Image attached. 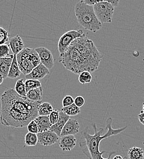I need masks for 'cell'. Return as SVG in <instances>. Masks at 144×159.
I'll return each instance as SVG.
<instances>
[{"instance_id":"cell-1","label":"cell","mask_w":144,"mask_h":159,"mask_svg":"<svg viewBox=\"0 0 144 159\" xmlns=\"http://www.w3.org/2000/svg\"><path fill=\"white\" fill-rule=\"evenodd\" d=\"M103 56L93 40L85 34L74 40L60 55L59 62L66 69L75 74L98 70Z\"/></svg>"},{"instance_id":"cell-2","label":"cell","mask_w":144,"mask_h":159,"mask_svg":"<svg viewBox=\"0 0 144 159\" xmlns=\"http://www.w3.org/2000/svg\"><path fill=\"white\" fill-rule=\"evenodd\" d=\"M0 102L1 124L14 128L25 127L38 117V107L41 103L21 97L11 88L4 92Z\"/></svg>"},{"instance_id":"cell-3","label":"cell","mask_w":144,"mask_h":159,"mask_svg":"<svg viewBox=\"0 0 144 159\" xmlns=\"http://www.w3.org/2000/svg\"><path fill=\"white\" fill-rule=\"evenodd\" d=\"M112 122L113 119L112 118L107 119L106 121L107 131L104 135H102L103 129H100L98 130L96 124L94 122L92 123V126L95 130L94 135H91L88 133V127L82 132L79 145L83 154L86 155L88 159H112L111 158L112 155L117 153L115 151H110V153L107 151H100V144L102 140L112 136L117 135L123 132L127 128V126H126L123 128L114 129L112 128Z\"/></svg>"},{"instance_id":"cell-4","label":"cell","mask_w":144,"mask_h":159,"mask_svg":"<svg viewBox=\"0 0 144 159\" xmlns=\"http://www.w3.org/2000/svg\"><path fill=\"white\" fill-rule=\"evenodd\" d=\"M74 11L78 23L85 30L96 33L102 28L103 25L97 19L93 6L87 5L83 1H80L76 4Z\"/></svg>"},{"instance_id":"cell-5","label":"cell","mask_w":144,"mask_h":159,"mask_svg":"<svg viewBox=\"0 0 144 159\" xmlns=\"http://www.w3.org/2000/svg\"><path fill=\"white\" fill-rule=\"evenodd\" d=\"M21 74L26 75L41 64L39 56L35 49L24 48L16 55Z\"/></svg>"},{"instance_id":"cell-6","label":"cell","mask_w":144,"mask_h":159,"mask_svg":"<svg viewBox=\"0 0 144 159\" xmlns=\"http://www.w3.org/2000/svg\"><path fill=\"white\" fill-rule=\"evenodd\" d=\"M93 9L97 19L102 25L112 22L115 8L109 1L100 0L99 2L93 6Z\"/></svg>"},{"instance_id":"cell-7","label":"cell","mask_w":144,"mask_h":159,"mask_svg":"<svg viewBox=\"0 0 144 159\" xmlns=\"http://www.w3.org/2000/svg\"><path fill=\"white\" fill-rule=\"evenodd\" d=\"M84 33L82 30H71L63 34L58 43V48L60 55L63 54L74 40L82 37Z\"/></svg>"},{"instance_id":"cell-8","label":"cell","mask_w":144,"mask_h":159,"mask_svg":"<svg viewBox=\"0 0 144 159\" xmlns=\"http://www.w3.org/2000/svg\"><path fill=\"white\" fill-rule=\"evenodd\" d=\"M35 50L39 56L42 64L49 70L52 69L55 65V59L51 51L44 47L36 48Z\"/></svg>"},{"instance_id":"cell-9","label":"cell","mask_w":144,"mask_h":159,"mask_svg":"<svg viewBox=\"0 0 144 159\" xmlns=\"http://www.w3.org/2000/svg\"><path fill=\"white\" fill-rule=\"evenodd\" d=\"M37 136L38 143L44 147L50 146L58 143L60 139L56 134L49 130L43 132H39Z\"/></svg>"},{"instance_id":"cell-10","label":"cell","mask_w":144,"mask_h":159,"mask_svg":"<svg viewBox=\"0 0 144 159\" xmlns=\"http://www.w3.org/2000/svg\"><path fill=\"white\" fill-rule=\"evenodd\" d=\"M80 124L77 119L70 118L64 126L60 137L67 135H75L77 134L80 131Z\"/></svg>"},{"instance_id":"cell-11","label":"cell","mask_w":144,"mask_h":159,"mask_svg":"<svg viewBox=\"0 0 144 159\" xmlns=\"http://www.w3.org/2000/svg\"><path fill=\"white\" fill-rule=\"evenodd\" d=\"M50 74L49 70L41 63L36 67L29 74L25 75L26 80H40Z\"/></svg>"},{"instance_id":"cell-12","label":"cell","mask_w":144,"mask_h":159,"mask_svg":"<svg viewBox=\"0 0 144 159\" xmlns=\"http://www.w3.org/2000/svg\"><path fill=\"white\" fill-rule=\"evenodd\" d=\"M59 146L63 152L70 151L77 144V139L74 135H67L61 137L59 141Z\"/></svg>"},{"instance_id":"cell-13","label":"cell","mask_w":144,"mask_h":159,"mask_svg":"<svg viewBox=\"0 0 144 159\" xmlns=\"http://www.w3.org/2000/svg\"><path fill=\"white\" fill-rule=\"evenodd\" d=\"M70 119V117L62 111H60V116H59V119L57 121V122L53 125H52L50 127L49 130L54 132L56 134L58 137H60L61 136V133H62V130L65 125L67 121Z\"/></svg>"},{"instance_id":"cell-14","label":"cell","mask_w":144,"mask_h":159,"mask_svg":"<svg viewBox=\"0 0 144 159\" xmlns=\"http://www.w3.org/2000/svg\"><path fill=\"white\" fill-rule=\"evenodd\" d=\"M13 58L14 55H10L5 58H0V75L3 79L7 77Z\"/></svg>"},{"instance_id":"cell-15","label":"cell","mask_w":144,"mask_h":159,"mask_svg":"<svg viewBox=\"0 0 144 159\" xmlns=\"http://www.w3.org/2000/svg\"><path fill=\"white\" fill-rule=\"evenodd\" d=\"M9 47L11 48L14 55H17L24 48L23 42L21 37L16 35L9 39Z\"/></svg>"},{"instance_id":"cell-16","label":"cell","mask_w":144,"mask_h":159,"mask_svg":"<svg viewBox=\"0 0 144 159\" xmlns=\"http://www.w3.org/2000/svg\"><path fill=\"white\" fill-rule=\"evenodd\" d=\"M34 120L38 125L39 132L49 130L52 126L49 116H38Z\"/></svg>"},{"instance_id":"cell-17","label":"cell","mask_w":144,"mask_h":159,"mask_svg":"<svg viewBox=\"0 0 144 159\" xmlns=\"http://www.w3.org/2000/svg\"><path fill=\"white\" fill-rule=\"evenodd\" d=\"M42 96L43 89L42 87H40L27 92L26 98L34 102H41Z\"/></svg>"},{"instance_id":"cell-18","label":"cell","mask_w":144,"mask_h":159,"mask_svg":"<svg viewBox=\"0 0 144 159\" xmlns=\"http://www.w3.org/2000/svg\"><path fill=\"white\" fill-rule=\"evenodd\" d=\"M21 72L20 70V69L18 65L16 55H14V58L10 67V70H9L7 77L11 79H14L19 77L21 75Z\"/></svg>"},{"instance_id":"cell-19","label":"cell","mask_w":144,"mask_h":159,"mask_svg":"<svg viewBox=\"0 0 144 159\" xmlns=\"http://www.w3.org/2000/svg\"><path fill=\"white\" fill-rule=\"evenodd\" d=\"M127 154L129 159H144V158L143 149L137 146H133L130 148L128 150Z\"/></svg>"},{"instance_id":"cell-20","label":"cell","mask_w":144,"mask_h":159,"mask_svg":"<svg viewBox=\"0 0 144 159\" xmlns=\"http://www.w3.org/2000/svg\"><path fill=\"white\" fill-rule=\"evenodd\" d=\"M53 111V108L49 102L41 103L38 107V116H49Z\"/></svg>"},{"instance_id":"cell-21","label":"cell","mask_w":144,"mask_h":159,"mask_svg":"<svg viewBox=\"0 0 144 159\" xmlns=\"http://www.w3.org/2000/svg\"><path fill=\"white\" fill-rule=\"evenodd\" d=\"M61 111L66 114V115L70 116H75L78 115L81 113V108L77 107L74 103L72 105L66 107H63L61 110Z\"/></svg>"},{"instance_id":"cell-22","label":"cell","mask_w":144,"mask_h":159,"mask_svg":"<svg viewBox=\"0 0 144 159\" xmlns=\"http://www.w3.org/2000/svg\"><path fill=\"white\" fill-rule=\"evenodd\" d=\"M15 91L23 98H26V90L25 85V81L23 79L18 80L15 85Z\"/></svg>"},{"instance_id":"cell-23","label":"cell","mask_w":144,"mask_h":159,"mask_svg":"<svg viewBox=\"0 0 144 159\" xmlns=\"http://www.w3.org/2000/svg\"><path fill=\"white\" fill-rule=\"evenodd\" d=\"M25 144L26 146L32 147L35 146L38 143V139L37 134L28 132L25 137Z\"/></svg>"},{"instance_id":"cell-24","label":"cell","mask_w":144,"mask_h":159,"mask_svg":"<svg viewBox=\"0 0 144 159\" xmlns=\"http://www.w3.org/2000/svg\"><path fill=\"white\" fill-rule=\"evenodd\" d=\"M25 85L26 92L42 87L40 81L34 80H26L25 81Z\"/></svg>"},{"instance_id":"cell-25","label":"cell","mask_w":144,"mask_h":159,"mask_svg":"<svg viewBox=\"0 0 144 159\" xmlns=\"http://www.w3.org/2000/svg\"><path fill=\"white\" fill-rule=\"evenodd\" d=\"M92 79L93 77L91 73L87 71H85L81 73L79 76V81L80 83L82 84L90 83L92 81Z\"/></svg>"},{"instance_id":"cell-26","label":"cell","mask_w":144,"mask_h":159,"mask_svg":"<svg viewBox=\"0 0 144 159\" xmlns=\"http://www.w3.org/2000/svg\"><path fill=\"white\" fill-rule=\"evenodd\" d=\"M9 41V34L7 31L0 26V45L6 44Z\"/></svg>"},{"instance_id":"cell-27","label":"cell","mask_w":144,"mask_h":159,"mask_svg":"<svg viewBox=\"0 0 144 159\" xmlns=\"http://www.w3.org/2000/svg\"><path fill=\"white\" fill-rule=\"evenodd\" d=\"M60 111L57 110H53V111L49 116V120L52 125H53L57 122L59 119Z\"/></svg>"},{"instance_id":"cell-28","label":"cell","mask_w":144,"mask_h":159,"mask_svg":"<svg viewBox=\"0 0 144 159\" xmlns=\"http://www.w3.org/2000/svg\"><path fill=\"white\" fill-rule=\"evenodd\" d=\"M10 47L7 44L0 45V58H5L9 55Z\"/></svg>"},{"instance_id":"cell-29","label":"cell","mask_w":144,"mask_h":159,"mask_svg":"<svg viewBox=\"0 0 144 159\" xmlns=\"http://www.w3.org/2000/svg\"><path fill=\"white\" fill-rule=\"evenodd\" d=\"M27 129L28 132L30 133L35 134H38L39 133V129L38 125L35 122V120H32L28 124V125H27Z\"/></svg>"},{"instance_id":"cell-30","label":"cell","mask_w":144,"mask_h":159,"mask_svg":"<svg viewBox=\"0 0 144 159\" xmlns=\"http://www.w3.org/2000/svg\"><path fill=\"white\" fill-rule=\"evenodd\" d=\"M74 102V99L71 96H66L62 100L63 107H66L72 105Z\"/></svg>"},{"instance_id":"cell-31","label":"cell","mask_w":144,"mask_h":159,"mask_svg":"<svg viewBox=\"0 0 144 159\" xmlns=\"http://www.w3.org/2000/svg\"><path fill=\"white\" fill-rule=\"evenodd\" d=\"M85 103V98L83 96H79L76 97L74 99V103L77 107H79L80 108H81V107H82V106H83Z\"/></svg>"},{"instance_id":"cell-32","label":"cell","mask_w":144,"mask_h":159,"mask_svg":"<svg viewBox=\"0 0 144 159\" xmlns=\"http://www.w3.org/2000/svg\"><path fill=\"white\" fill-rule=\"evenodd\" d=\"M100 1V0H98V1H96V0H83L84 3H85L87 5L91 6H93L95 4L99 2Z\"/></svg>"},{"instance_id":"cell-33","label":"cell","mask_w":144,"mask_h":159,"mask_svg":"<svg viewBox=\"0 0 144 159\" xmlns=\"http://www.w3.org/2000/svg\"><path fill=\"white\" fill-rule=\"evenodd\" d=\"M139 122L144 125V112L143 111H141L139 115L137 116Z\"/></svg>"},{"instance_id":"cell-34","label":"cell","mask_w":144,"mask_h":159,"mask_svg":"<svg viewBox=\"0 0 144 159\" xmlns=\"http://www.w3.org/2000/svg\"><path fill=\"white\" fill-rule=\"evenodd\" d=\"M109 3H110L112 4V6L115 8V7H117L119 3V1L118 0H110L109 1Z\"/></svg>"},{"instance_id":"cell-35","label":"cell","mask_w":144,"mask_h":159,"mask_svg":"<svg viewBox=\"0 0 144 159\" xmlns=\"http://www.w3.org/2000/svg\"><path fill=\"white\" fill-rule=\"evenodd\" d=\"M3 80H4V79H3V78H2V77L0 75V85L2 83V82H3Z\"/></svg>"},{"instance_id":"cell-36","label":"cell","mask_w":144,"mask_h":159,"mask_svg":"<svg viewBox=\"0 0 144 159\" xmlns=\"http://www.w3.org/2000/svg\"><path fill=\"white\" fill-rule=\"evenodd\" d=\"M142 108H142V111L144 112V103H143V105H142Z\"/></svg>"}]
</instances>
